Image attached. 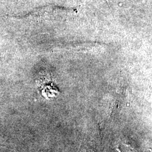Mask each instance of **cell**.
Instances as JSON below:
<instances>
[{
  "label": "cell",
  "mask_w": 152,
  "mask_h": 152,
  "mask_svg": "<svg viewBox=\"0 0 152 152\" xmlns=\"http://www.w3.org/2000/svg\"><path fill=\"white\" fill-rule=\"evenodd\" d=\"M100 1H103V2H106V3L107 4V0H100Z\"/></svg>",
  "instance_id": "1"
}]
</instances>
